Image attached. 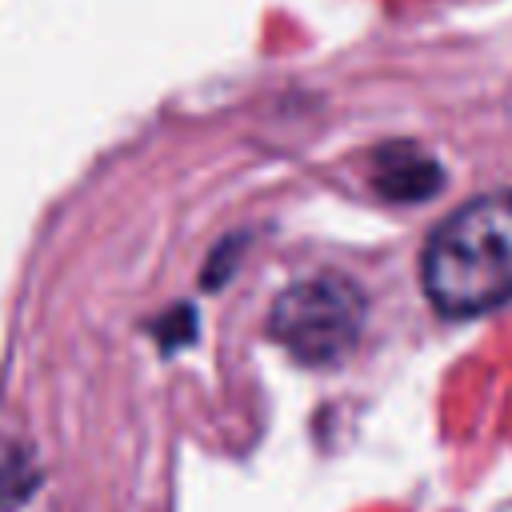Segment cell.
Segmentation results:
<instances>
[{"label":"cell","instance_id":"6da1fadb","mask_svg":"<svg viewBox=\"0 0 512 512\" xmlns=\"http://www.w3.org/2000/svg\"><path fill=\"white\" fill-rule=\"evenodd\" d=\"M424 292L444 316H476L512 296V188L460 204L424 244Z\"/></svg>","mask_w":512,"mask_h":512},{"label":"cell","instance_id":"7a4b0ae2","mask_svg":"<svg viewBox=\"0 0 512 512\" xmlns=\"http://www.w3.org/2000/svg\"><path fill=\"white\" fill-rule=\"evenodd\" d=\"M368 300L360 284L336 272H320L284 288L268 312V332L300 364H336L344 360L364 328Z\"/></svg>","mask_w":512,"mask_h":512},{"label":"cell","instance_id":"3957f363","mask_svg":"<svg viewBox=\"0 0 512 512\" xmlns=\"http://www.w3.org/2000/svg\"><path fill=\"white\" fill-rule=\"evenodd\" d=\"M368 180L384 200L396 204H412V200H432L444 184V168L432 160V152H424L412 140H392L384 148L372 152L368 160Z\"/></svg>","mask_w":512,"mask_h":512},{"label":"cell","instance_id":"277c9868","mask_svg":"<svg viewBox=\"0 0 512 512\" xmlns=\"http://www.w3.org/2000/svg\"><path fill=\"white\" fill-rule=\"evenodd\" d=\"M40 484L32 460L16 444H0V512H16Z\"/></svg>","mask_w":512,"mask_h":512}]
</instances>
